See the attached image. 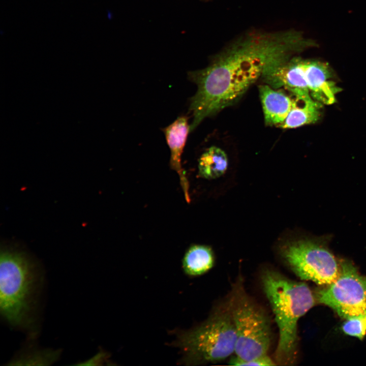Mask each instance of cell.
I'll return each instance as SVG.
<instances>
[{"label":"cell","mask_w":366,"mask_h":366,"mask_svg":"<svg viewBox=\"0 0 366 366\" xmlns=\"http://www.w3.org/2000/svg\"><path fill=\"white\" fill-rule=\"evenodd\" d=\"M309 46V39L295 30L251 32L216 54L206 68L189 72V79L197 85L190 100L191 130L235 103L273 67Z\"/></svg>","instance_id":"cell-1"},{"label":"cell","mask_w":366,"mask_h":366,"mask_svg":"<svg viewBox=\"0 0 366 366\" xmlns=\"http://www.w3.org/2000/svg\"><path fill=\"white\" fill-rule=\"evenodd\" d=\"M261 283L279 329L275 359L279 364L289 365L295 359L297 322L314 306L315 297L306 283L290 280L273 270L262 273Z\"/></svg>","instance_id":"cell-2"},{"label":"cell","mask_w":366,"mask_h":366,"mask_svg":"<svg viewBox=\"0 0 366 366\" xmlns=\"http://www.w3.org/2000/svg\"><path fill=\"white\" fill-rule=\"evenodd\" d=\"M0 310L11 325L29 328L41 278L28 255L15 248H4L0 256Z\"/></svg>","instance_id":"cell-3"},{"label":"cell","mask_w":366,"mask_h":366,"mask_svg":"<svg viewBox=\"0 0 366 366\" xmlns=\"http://www.w3.org/2000/svg\"><path fill=\"white\" fill-rule=\"evenodd\" d=\"M236 334L228 300L215 309L203 322L177 333L173 345L178 347L186 365L223 360L235 353Z\"/></svg>","instance_id":"cell-4"},{"label":"cell","mask_w":366,"mask_h":366,"mask_svg":"<svg viewBox=\"0 0 366 366\" xmlns=\"http://www.w3.org/2000/svg\"><path fill=\"white\" fill-rule=\"evenodd\" d=\"M228 302L236 330L235 356L249 360L267 355L271 334L269 321L263 310L248 296L240 283L235 285Z\"/></svg>","instance_id":"cell-5"},{"label":"cell","mask_w":366,"mask_h":366,"mask_svg":"<svg viewBox=\"0 0 366 366\" xmlns=\"http://www.w3.org/2000/svg\"><path fill=\"white\" fill-rule=\"evenodd\" d=\"M325 240H299L283 249V258L300 279L327 286L339 277L340 261L330 251Z\"/></svg>","instance_id":"cell-6"},{"label":"cell","mask_w":366,"mask_h":366,"mask_svg":"<svg viewBox=\"0 0 366 366\" xmlns=\"http://www.w3.org/2000/svg\"><path fill=\"white\" fill-rule=\"evenodd\" d=\"M340 264L339 277L317 292V300L345 319L366 315V278L349 261L343 260Z\"/></svg>","instance_id":"cell-7"},{"label":"cell","mask_w":366,"mask_h":366,"mask_svg":"<svg viewBox=\"0 0 366 366\" xmlns=\"http://www.w3.org/2000/svg\"><path fill=\"white\" fill-rule=\"evenodd\" d=\"M306 77L311 97L323 104L330 105L336 101L341 90L331 79L329 66L325 63L306 59Z\"/></svg>","instance_id":"cell-8"},{"label":"cell","mask_w":366,"mask_h":366,"mask_svg":"<svg viewBox=\"0 0 366 366\" xmlns=\"http://www.w3.org/2000/svg\"><path fill=\"white\" fill-rule=\"evenodd\" d=\"M188 119L186 116H179L173 123L163 129V132L171 152V168L178 174L185 198L189 203V182L181 164V156L190 131Z\"/></svg>","instance_id":"cell-9"},{"label":"cell","mask_w":366,"mask_h":366,"mask_svg":"<svg viewBox=\"0 0 366 366\" xmlns=\"http://www.w3.org/2000/svg\"><path fill=\"white\" fill-rule=\"evenodd\" d=\"M264 121L266 125L279 127L287 117L293 104L291 93L264 84L259 86Z\"/></svg>","instance_id":"cell-10"},{"label":"cell","mask_w":366,"mask_h":366,"mask_svg":"<svg viewBox=\"0 0 366 366\" xmlns=\"http://www.w3.org/2000/svg\"><path fill=\"white\" fill-rule=\"evenodd\" d=\"M291 93L293 97L292 108L284 121L279 127L284 129H293L318 121L322 104L314 100L310 94Z\"/></svg>","instance_id":"cell-11"},{"label":"cell","mask_w":366,"mask_h":366,"mask_svg":"<svg viewBox=\"0 0 366 366\" xmlns=\"http://www.w3.org/2000/svg\"><path fill=\"white\" fill-rule=\"evenodd\" d=\"M185 273L190 277L202 275L209 271L214 264L211 249L203 245H193L185 253L182 260Z\"/></svg>","instance_id":"cell-12"},{"label":"cell","mask_w":366,"mask_h":366,"mask_svg":"<svg viewBox=\"0 0 366 366\" xmlns=\"http://www.w3.org/2000/svg\"><path fill=\"white\" fill-rule=\"evenodd\" d=\"M228 165V158L225 152L218 147L211 146L199 160V173L206 179L216 178L225 172Z\"/></svg>","instance_id":"cell-13"},{"label":"cell","mask_w":366,"mask_h":366,"mask_svg":"<svg viewBox=\"0 0 366 366\" xmlns=\"http://www.w3.org/2000/svg\"><path fill=\"white\" fill-rule=\"evenodd\" d=\"M60 353V350L41 349L32 345L22 350L10 363L12 365H50L58 359Z\"/></svg>","instance_id":"cell-14"},{"label":"cell","mask_w":366,"mask_h":366,"mask_svg":"<svg viewBox=\"0 0 366 366\" xmlns=\"http://www.w3.org/2000/svg\"><path fill=\"white\" fill-rule=\"evenodd\" d=\"M342 329L345 334L362 340L366 334V315L345 319Z\"/></svg>","instance_id":"cell-15"},{"label":"cell","mask_w":366,"mask_h":366,"mask_svg":"<svg viewBox=\"0 0 366 366\" xmlns=\"http://www.w3.org/2000/svg\"><path fill=\"white\" fill-rule=\"evenodd\" d=\"M229 363L232 365L268 366L276 365V363L267 355L249 360H242L235 356L231 358Z\"/></svg>","instance_id":"cell-16"},{"label":"cell","mask_w":366,"mask_h":366,"mask_svg":"<svg viewBox=\"0 0 366 366\" xmlns=\"http://www.w3.org/2000/svg\"><path fill=\"white\" fill-rule=\"evenodd\" d=\"M108 355L103 351L99 352L90 359L83 362L79 365H101L108 361Z\"/></svg>","instance_id":"cell-17"}]
</instances>
